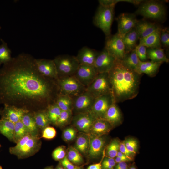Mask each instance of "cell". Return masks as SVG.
<instances>
[{
    "mask_svg": "<svg viewBox=\"0 0 169 169\" xmlns=\"http://www.w3.org/2000/svg\"><path fill=\"white\" fill-rule=\"evenodd\" d=\"M35 59L21 53L0 69V104L33 112L55 102L59 94L57 81L39 72Z\"/></svg>",
    "mask_w": 169,
    "mask_h": 169,
    "instance_id": "obj_1",
    "label": "cell"
},
{
    "mask_svg": "<svg viewBox=\"0 0 169 169\" xmlns=\"http://www.w3.org/2000/svg\"><path fill=\"white\" fill-rule=\"evenodd\" d=\"M108 73L112 94L116 103L132 99L137 96L141 75L125 66L119 60H116Z\"/></svg>",
    "mask_w": 169,
    "mask_h": 169,
    "instance_id": "obj_2",
    "label": "cell"
},
{
    "mask_svg": "<svg viewBox=\"0 0 169 169\" xmlns=\"http://www.w3.org/2000/svg\"><path fill=\"white\" fill-rule=\"evenodd\" d=\"M41 145L39 136H33L28 133L16 143L15 146L10 147L9 152L19 159H23L37 152Z\"/></svg>",
    "mask_w": 169,
    "mask_h": 169,
    "instance_id": "obj_3",
    "label": "cell"
},
{
    "mask_svg": "<svg viewBox=\"0 0 169 169\" xmlns=\"http://www.w3.org/2000/svg\"><path fill=\"white\" fill-rule=\"evenodd\" d=\"M135 13L145 18L163 21L166 15V9L162 3L155 0L143 1L139 5Z\"/></svg>",
    "mask_w": 169,
    "mask_h": 169,
    "instance_id": "obj_4",
    "label": "cell"
},
{
    "mask_svg": "<svg viewBox=\"0 0 169 169\" xmlns=\"http://www.w3.org/2000/svg\"><path fill=\"white\" fill-rule=\"evenodd\" d=\"M114 8L115 7H106L99 5L93 18L94 25L103 32L106 38L111 35Z\"/></svg>",
    "mask_w": 169,
    "mask_h": 169,
    "instance_id": "obj_5",
    "label": "cell"
},
{
    "mask_svg": "<svg viewBox=\"0 0 169 169\" xmlns=\"http://www.w3.org/2000/svg\"><path fill=\"white\" fill-rule=\"evenodd\" d=\"M53 60L55 64L58 78L74 75L79 64L75 56L60 55Z\"/></svg>",
    "mask_w": 169,
    "mask_h": 169,
    "instance_id": "obj_6",
    "label": "cell"
},
{
    "mask_svg": "<svg viewBox=\"0 0 169 169\" xmlns=\"http://www.w3.org/2000/svg\"><path fill=\"white\" fill-rule=\"evenodd\" d=\"M56 81L59 94L73 97L86 91V88L74 75L58 78Z\"/></svg>",
    "mask_w": 169,
    "mask_h": 169,
    "instance_id": "obj_7",
    "label": "cell"
},
{
    "mask_svg": "<svg viewBox=\"0 0 169 169\" xmlns=\"http://www.w3.org/2000/svg\"><path fill=\"white\" fill-rule=\"evenodd\" d=\"M86 91L95 98L105 95L112 94L108 73H99L93 82L86 88Z\"/></svg>",
    "mask_w": 169,
    "mask_h": 169,
    "instance_id": "obj_8",
    "label": "cell"
},
{
    "mask_svg": "<svg viewBox=\"0 0 169 169\" xmlns=\"http://www.w3.org/2000/svg\"><path fill=\"white\" fill-rule=\"evenodd\" d=\"M104 49L116 60H122L125 54L122 38L117 33L106 38Z\"/></svg>",
    "mask_w": 169,
    "mask_h": 169,
    "instance_id": "obj_9",
    "label": "cell"
},
{
    "mask_svg": "<svg viewBox=\"0 0 169 169\" xmlns=\"http://www.w3.org/2000/svg\"><path fill=\"white\" fill-rule=\"evenodd\" d=\"M72 98V112L74 111L77 114L90 112L95 99L86 91Z\"/></svg>",
    "mask_w": 169,
    "mask_h": 169,
    "instance_id": "obj_10",
    "label": "cell"
},
{
    "mask_svg": "<svg viewBox=\"0 0 169 169\" xmlns=\"http://www.w3.org/2000/svg\"><path fill=\"white\" fill-rule=\"evenodd\" d=\"M115 102L112 94L98 97L95 98L90 112L96 118H102L108 108Z\"/></svg>",
    "mask_w": 169,
    "mask_h": 169,
    "instance_id": "obj_11",
    "label": "cell"
},
{
    "mask_svg": "<svg viewBox=\"0 0 169 169\" xmlns=\"http://www.w3.org/2000/svg\"><path fill=\"white\" fill-rule=\"evenodd\" d=\"M116 60L105 49L99 52L94 66L99 73H108L115 65Z\"/></svg>",
    "mask_w": 169,
    "mask_h": 169,
    "instance_id": "obj_12",
    "label": "cell"
},
{
    "mask_svg": "<svg viewBox=\"0 0 169 169\" xmlns=\"http://www.w3.org/2000/svg\"><path fill=\"white\" fill-rule=\"evenodd\" d=\"M98 74L94 66L79 64L74 75L86 88L93 82Z\"/></svg>",
    "mask_w": 169,
    "mask_h": 169,
    "instance_id": "obj_13",
    "label": "cell"
},
{
    "mask_svg": "<svg viewBox=\"0 0 169 169\" xmlns=\"http://www.w3.org/2000/svg\"><path fill=\"white\" fill-rule=\"evenodd\" d=\"M118 22L117 33L121 38L134 28L138 20L133 13H122L117 18Z\"/></svg>",
    "mask_w": 169,
    "mask_h": 169,
    "instance_id": "obj_14",
    "label": "cell"
},
{
    "mask_svg": "<svg viewBox=\"0 0 169 169\" xmlns=\"http://www.w3.org/2000/svg\"><path fill=\"white\" fill-rule=\"evenodd\" d=\"M39 72L43 76L55 80L58 79L56 66L53 59H35Z\"/></svg>",
    "mask_w": 169,
    "mask_h": 169,
    "instance_id": "obj_15",
    "label": "cell"
},
{
    "mask_svg": "<svg viewBox=\"0 0 169 169\" xmlns=\"http://www.w3.org/2000/svg\"><path fill=\"white\" fill-rule=\"evenodd\" d=\"M96 119L89 112L77 114L72 118V120L74 125L78 129L88 133Z\"/></svg>",
    "mask_w": 169,
    "mask_h": 169,
    "instance_id": "obj_16",
    "label": "cell"
},
{
    "mask_svg": "<svg viewBox=\"0 0 169 169\" xmlns=\"http://www.w3.org/2000/svg\"><path fill=\"white\" fill-rule=\"evenodd\" d=\"M29 112L30 111L25 109L5 105L1 115V118L7 119L15 124L21 121L24 115Z\"/></svg>",
    "mask_w": 169,
    "mask_h": 169,
    "instance_id": "obj_17",
    "label": "cell"
},
{
    "mask_svg": "<svg viewBox=\"0 0 169 169\" xmlns=\"http://www.w3.org/2000/svg\"><path fill=\"white\" fill-rule=\"evenodd\" d=\"M99 52L87 47H84L79 51L76 57L79 64L94 66Z\"/></svg>",
    "mask_w": 169,
    "mask_h": 169,
    "instance_id": "obj_18",
    "label": "cell"
},
{
    "mask_svg": "<svg viewBox=\"0 0 169 169\" xmlns=\"http://www.w3.org/2000/svg\"><path fill=\"white\" fill-rule=\"evenodd\" d=\"M163 63L150 61H140L136 72L141 75L145 74L150 77L155 76Z\"/></svg>",
    "mask_w": 169,
    "mask_h": 169,
    "instance_id": "obj_19",
    "label": "cell"
},
{
    "mask_svg": "<svg viewBox=\"0 0 169 169\" xmlns=\"http://www.w3.org/2000/svg\"><path fill=\"white\" fill-rule=\"evenodd\" d=\"M90 144L88 152L90 156L95 158L103 152L105 143L104 139L101 136L91 135L89 136Z\"/></svg>",
    "mask_w": 169,
    "mask_h": 169,
    "instance_id": "obj_20",
    "label": "cell"
},
{
    "mask_svg": "<svg viewBox=\"0 0 169 169\" xmlns=\"http://www.w3.org/2000/svg\"><path fill=\"white\" fill-rule=\"evenodd\" d=\"M112 126L108 122L104 119L97 118L93 123L89 133L91 135L101 136L109 132Z\"/></svg>",
    "mask_w": 169,
    "mask_h": 169,
    "instance_id": "obj_21",
    "label": "cell"
},
{
    "mask_svg": "<svg viewBox=\"0 0 169 169\" xmlns=\"http://www.w3.org/2000/svg\"><path fill=\"white\" fill-rule=\"evenodd\" d=\"M160 27L155 23L142 20H138L135 27L140 39L150 35Z\"/></svg>",
    "mask_w": 169,
    "mask_h": 169,
    "instance_id": "obj_22",
    "label": "cell"
},
{
    "mask_svg": "<svg viewBox=\"0 0 169 169\" xmlns=\"http://www.w3.org/2000/svg\"><path fill=\"white\" fill-rule=\"evenodd\" d=\"M112 126L120 123L122 115L119 107L115 102L108 108L103 118Z\"/></svg>",
    "mask_w": 169,
    "mask_h": 169,
    "instance_id": "obj_23",
    "label": "cell"
},
{
    "mask_svg": "<svg viewBox=\"0 0 169 169\" xmlns=\"http://www.w3.org/2000/svg\"><path fill=\"white\" fill-rule=\"evenodd\" d=\"M159 27L153 33L145 38L139 39V45L146 48L161 47L160 34L161 29Z\"/></svg>",
    "mask_w": 169,
    "mask_h": 169,
    "instance_id": "obj_24",
    "label": "cell"
},
{
    "mask_svg": "<svg viewBox=\"0 0 169 169\" xmlns=\"http://www.w3.org/2000/svg\"><path fill=\"white\" fill-rule=\"evenodd\" d=\"M122 38L125 47V54L135 49L137 45V41L139 39L135 27L128 32Z\"/></svg>",
    "mask_w": 169,
    "mask_h": 169,
    "instance_id": "obj_25",
    "label": "cell"
},
{
    "mask_svg": "<svg viewBox=\"0 0 169 169\" xmlns=\"http://www.w3.org/2000/svg\"><path fill=\"white\" fill-rule=\"evenodd\" d=\"M146 52L148 59L151 61L156 62H169V59L165 52L164 49L161 47L147 48Z\"/></svg>",
    "mask_w": 169,
    "mask_h": 169,
    "instance_id": "obj_26",
    "label": "cell"
},
{
    "mask_svg": "<svg viewBox=\"0 0 169 169\" xmlns=\"http://www.w3.org/2000/svg\"><path fill=\"white\" fill-rule=\"evenodd\" d=\"M21 121L28 133L33 136H39V129L35 122L33 112H29L24 114Z\"/></svg>",
    "mask_w": 169,
    "mask_h": 169,
    "instance_id": "obj_27",
    "label": "cell"
},
{
    "mask_svg": "<svg viewBox=\"0 0 169 169\" xmlns=\"http://www.w3.org/2000/svg\"><path fill=\"white\" fill-rule=\"evenodd\" d=\"M15 124L9 120L1 118L0 119V133L11 141L14 142Z\"/></svg>",
    "mask_w": 169,
    "mask_h": 169,
    "instance_id": "obj_28",
    "label": "cell"
},
{
    "mask_svg": "<svg viewBox=\"0 0 169 169\" xmlns=\"http://www.w3.org/2000/svg\"><path fill=\"white\" fill-rule=\"evenodd\" d=\"M140 61L135 49L126 54L123 59L121 61L125 66L136 72Z\"/></svg>",
    "mask_w": 169,
    "mask_h": 169,
    "instance_id": "obj_29",
    "label": "cell"
},
{
    "mask_svg": "<svg viewBox=\"0 0 169 169\" xmlns=\"http://www.w3.org/2000/svg\"><path fill=\"white\" fill-rule=\"evenodd\" d=\"M36 124L39 129H43L50 124L46 109L33 112Z\"/></svg>",
    "mask_w": 169,
    "mask_h": 169,
    "instance_id": "obj_30",
    "label": "cell"
},
{
    "mask_svg": "<svg viewBox=\"0 0 169 169\" xmlns=\"http://www.w3.org/2000/svg\"><path fill=\"white\" fill-rule=\"evenodd\" d=\"M72 97L67 95L59 94L55 103L62 111H72L73 108Z\"/></svg>",
    "mask_w": 169,
    "mask_h": 169,
    "instance_id": "obj_31",
    "label": "cell"
},
{
    "mask_svg": "<svg viewBox=\"0 0 169 169\" xmlns=\"http://www.w3.org/2000/svg\"><path fill=\"white\" fill-rule=\"evenodd\" d=\"M46 109L50 123L54 125L60 115L61 110L55 102L49 105Z\"/></svg>",
    "mask_w": 169,
    "mask_h": 169,
    "instance_id": "obj_32",
    "label": "cell"
},
{
    "mask_svg": "<svg viewBox=\"0 0 169 169\" xmlns=\"http://www.w3.org/2000/svg\"><path fill=\"white\" fill-rule=\"evenodd\" d=\"M2 43L0 45V66L9 62L12 59L11 52L7 44L4 40L1 39Z\"/></svg>",
    "mask_w": 169,
    "mask_h": 169,
    "instance_id": "obj_33",
    "label": "cell"
},
{
    "mask_svg": "<svg viewBox=\"0 0 169 169\" xmlns=\"http://www.w3.org/2000/svg\"><path fill=\"white\" fill-rule=\"evenodd\" d=\"M90 144L89 136L84 135L79 136L77 138L75 143L76 148L84 154L88 152Z\"/></svg>",
    "mask_w": 169,
    "mask_h": 169,
    "instance_id": "obj_34",
    "label": "cell"
},
{
    "mask_svg": "<svg viewBox=\"0 0 169 169\" xmlns=\"http://www.w3.org/2000/svg\"><path fill=\"white\" fill-rule=\"evenodd\" d=\"M67 157L73 164L79 165L83 161L82 156L76 148L73 147L69 148Z\"/></svg>",
    "mask_w": 169,
    "mask_h": 169,
    "instance_id": "obj_35",
    "label": "cell"
},
{
    "mask_svg": "<svg viewBox=\"0 0 169 169\" xmlns=\"http://www.w3.org/2000/svg\"><path fill=\"white\" fill-rule=\"evenodd\" d=\"M28 133L21 121L15 124L14 131V142L17 143L20 139Z\"/></svg>",
    "mask_w": 169,
    "mask_h": 169,
    "instance_id": "obj_36",
    "label": "cell"
},
{
    "mask_svg": "<svg viewBox=\"0 0 169 169\" xmlns=\"http://www.w3.org/2000/svg\"><path fill=\"white\" fill-rule=\"evenodd\" d=\"M72 111L61 110L60 115L54 125L61 127L67 124L72 120Z\"/></svg>",
    "mask_w": 169,
    "mask_h": 169,
    "instance_id": "obj_37",
    "label": "cell"
},
{
    "mask_svg": "<svg viewBox=\"0 0 169 169\" xmlns=\"http://www.w3.org/2000/svg\"><path fill=\"white\" fill-rule=\"evenodd\" d=\"M120 142L118 140H114L108 146L106 154L108 157L114 158L115 157L119 151Z\"/></svg>",
    "mask_w": 169,
    "mask_h": 169,
    "instance_id": "obj_38",
    "label": "cell"
},
{
    "mask_svg": "<svg viewBox=\"0 0 169 169\" xmlns=\"http://www.w3.org/2000/svg\"><path fill=\"white\" fill-rule=\"evenodd\" d=\"M161 45L166 48L169 47V31L167 28H161L160 34Z\"/></svg>",
    "mask_w": 169,
    "mask_h": 169,
    "instance_id": "obj_39",
    "label": "cell"
},
{
    "mask_svg": "<svg viewBox=\"0 0 169 169\" xmlns=\"http://www.w3.org/2000/svg\"><path fill=\"white\" fill-rule=\"evenodd\" d=\"M146 49L147 48L146 47L139 44L137 45L135 49L136 55L141 61H146L148 59Z\"/></svg>",
    "mask_w": 169,
    "mask_h": 169,
    "instance_id": "obj_40",
    "label": "cell"
},
{
    "mask_svg": "<svg viewBox=\"0 0 169 169\" xmlns=\"http://www.w3.org/2000/svg\"><path fill=\"white\" fill-rule=\"evenodd\" d=\"M56 135L55 129L52 127L48 126L43 129L41 137L50 140L54 138Z\"/></svg>",
    "mask_w": 169,
    "mask_h": 169,
    "instance_id": "obj_41",
    "label": "cell"
},
{
    "mask_svg": "<svg viewBox=\"0 0 169 169\" xmlns=\"http://www.w3.org/2000/svg\"><path fill=\"white\" fill-rule=\"evenodd\" d=\"M65 150L62 146H59L55 149L52 154L53 158L56 161L62 160L65 157Z\"/></svg>",
    "mask_w": 169,
    "mask_h": 169,
    "instance_id": "obj_42",
    "label": "cell"
},
{
    "mask_svg": "<svg viewBox=\"0 0 169 169\" xmlns=\"http://www.w3.org/2000/svg\"><path fill=\"white\" fill-rule=\"evenodd\" d=\"M76 134V131L72 127L68 128L64 131L63 137L66 141H72L75 138Z\"/></svg>",
    "mask_w": 169,
    "mask_h": 169,
    "instance_id": "obj_43",
    "label": "cell"
},
{
    "mask_svg": "<svg viewBox=\"0 0 169 169\" xmlns=\"http://www.w3.org/2000/svg\"><path fill=\"white\" fill-rule=\"evenodd\" d=\"M125 145L132 154H135L137 149V143L135 140L130 139L125 141Z\"/></svg>",
    "mask_w": 169,
    "mask_h": 169,
    "instance_id": "obj_44",
    "label": "cell"
},
{
    "mask_svg": "<svg viewBox=\"0 0 169 169\" xmlns=\"http://www.w3.org/2000/svg\"><path fill=\"white\" fill-rule=\"evenodd\" d=\"M116 162L113 158L107 157L103 160L102 162V169H113L115 166Z\"/></svg>",
    "mask_w": 169,
    "mask_h": 169,
    "instance_id": "obj_45",
    "label": "cell"
},
{
    "mask_svg": "<svg viewBox=\"0 0 169 169\" xmlns=\"http://www.w3.org/2000/svg\"><path fill=\"white\" fill-rule=\"evenodd\" d=\"M119 151L126 156L131 161L132 160L131 157L132 154L126 148L125 145V141L120 142Z\"/></svg>",
    "mask_w": 169,
    "mask_h": 169,
    "instance_id": "obj_46",
    "label": "cell"
},
{
    "mask_svg": "<svg viewBox=\"0 0 169 169\" xmlns=\"http://www.w3.org/2000/svg\"><path fill=\"white\" fill-rule=\"evenodd\" d=\"M61 164L64 169H74L75 168L74 164L68 159L66 156L61 160Z\"/></svg>",
    "mask_w": 169,
    "mask_h": 169,
    "instance_id": "obj_47",
    "label": "cell"
},
{
    "mask_svg": "<svg viewBox=\"0 0 169 169\" xmlns=\"http://www.w3.org/2000/svg\"><path fill=\"white\" fill-rule=\"evenodd\" d=\"M103 152V156L101 161L98 163L94 164L89 166L87 169H102V162L105 155V152L104 150Z\"/></svg>",
    "mask_w": 169,
    "mask_h": 169,
    "instance_id": "obj_48",
    "label": "cell"
},
{
    "mask_svg": "<svg viewBox=\"0 0 169 169\" xmlns=\"http://www.w3.org/2000/svg\"><path fill=\"white\" fill-rule=\"evenodd\" d=\"M115 166V169H128V165L125 162L118 163Z\"/></svg>",
    "mask_w": 169,
    "mask_h": 169,
    "instance_id": "obj_49",
    "label": "cell"
},
{
    "mask_svg": "<svg viewBox=\"0 0 169 169\" xmlns=\"http://www.w3.org/2000/svg\"><path fill=\"white\" fill-rule=\"evenodd\" d=\"M116 156L125 160L127 162L131 161L126 156L120 152L119 151L117 153Z\"/></svg>",
    "mask_w": 169,
    "mask_h": 169,
    "instance_id": "obj_50",
    "label": "cell"
},
{
    "mask_svg": "<svg viewBox=\"0 0 169 169\" xmlns=\"http://www.w3.org/2000/svg\"><path fill=\"white\" fill-rule=\"evenodd\" d=\"M129 169H136V168L134 166H131Z\"/></svg>",
    "mask_w": 169,
    "mask_h": 169,
    "instance_id": "obj_51",
    "label": "cell"
},
{
    "mask_svg": "<svg viewBox=\"0 0 169 169\" xmlns=\"http://www.w3.org/2000/svg\"><path fill=\"white\" fill-rule=\"evenodd\" d=\"M57 169H64V168H63L62 167H61V166H59Z\"/></svg>",
    "mask_w": 169,
    "mask_h": 169,
    "instance_id": "obj_52",
    "label": "cell"
},
{
    "mask_svg": "<svg viewBox=\"0 0 169 169\" xmlns=\"http://www.w3.org/2000/svg\"><path fill=\"white\" fill-rule=\"evenodd\" d=\"M44 169H54L51 167H49L45 168Z\"/></svg>",
    "mask_w": 169,
    "mask_h": 169,
    "instance_id": "obj_53",
    "label": "cell"
},
{
    "mask_svg": "<svg viewBox=\"0 0 169 169\" xmlns=\"http://www.w3.org/2000/svg\"><path fill=\"white\" fill-rule=\"evenodd\" d=\"M2 111V110L0 109V115H1V114Z\"/></svg>",
    "mask_w": 169,
    "mask_h": 169,
    "instance_id": "obj_54",
    "label": "cell"
},
{
    "mask_svg": "<svg viewBox=\"0 0 169 169\" xmlns=\"http://www.w3.org/2000/svg\"><path fill=\"white\" fill-rule=\"evenodd\" d=\"M0 169H3L2 167L0 166Z\"/></svg>",
    "mask_w": 169,
    "mask_h": 169,
    "instance_id": "obj_55",
    "label": "cell"
},
{
    "mask_svg": "<svg viewBox=\"0 0 169 169\" xmlns=\"http://www.w3.org/2000/svg\"><path fill=\"white\" fill-rule=\"evenodd\" d=\"M74 169H80V168H74Z\"/></svg>",
    "mask_w": 169,
    "mask_h": 169,
    "instance_id": "obj_56",
    "label": "cell"
},
{
    "mask_svg": "<svg viewBox=\"0 0 169 169\" xmlns=\"http://www.w3.org/2000/svg\"><path fill=\"white\" fill-rule=\"evenodd\" d=\"M1 145L0 144V148L1 147Z\"/></svg>",
    "mask_w": 169,
    "mask_h": 169,
    "instance_id": "obj_57",
    "label": "cell"
},
{
    "mask_svg": "<svg viewBox=\"0 0 169 169\" xmlns=\"http://www.w3.org/2000/svg\"><path fill=\"white\" fill-rule=\"evenodd\" d=\"M1 26H0V29H1Z\"/></svg>",
    "mask_w": 169,
    "mask_h": 169,
    "instance_id": "obj_58",
    "label": "cell"
}]
</instances>
